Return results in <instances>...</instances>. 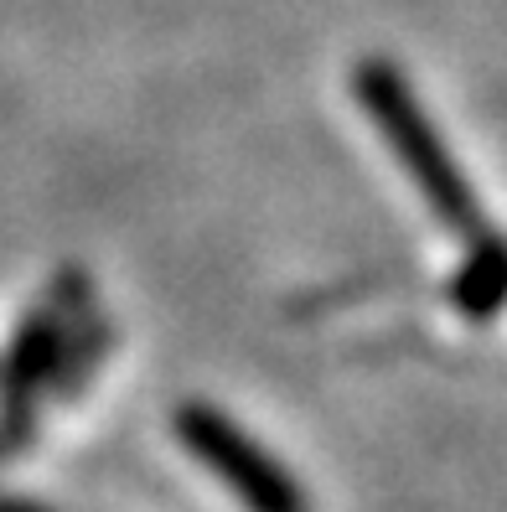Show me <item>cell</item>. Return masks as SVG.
<instances>
[{"instance_id":"6da1fadb","label":"cell","mask_w":507,"mask_h":512,"mask_svg":"<svg viewBox=\"0 0 507 512\" xmlns=\"http://www.w3.org/2000/svg\"><path fill=\"white\" fill-rule=\"evenodd\" d=\"M352 88H357V99H363L373 130L383 135V145H389L394 161L404 166V176L420 187V197H425L430 213H435L445 228H456L461 238H471V244H476V238H487L482 202H476L471 182L461 176L451 145L440 140L435 119L425 114L420 99H414L409 78H404L394 63L373 57V63H363V68L352 73Z\"/></svg>"},{"instance_id":"3957f363","label":"cell","mask_w":507,"mask_h":512,"mask_svg":"<svg viewBox=\"0 0 507 512\" xmlns=\"http://www.w3.org/2000/svg\"><path fill=\"white\" fill-rule=\"evenodd\" d=\"M63 363V352H57V316H32L21 326V337L6 357V378H0V414H6V430L26 425V414H32V399H37V383Z\"/></svg>"},{"instance_id":"7a4b0ae2","label":"cell","mask_w":507,"mask_h":512,"mask_svg":"<svg viewBox=\"0 0 507 512\" xmlns=\"http://www.w3.org/2000/svg\"><path fill=\"white\" fill-rule=\"evenodd\" d=\"M176 435H182V445L249 512H306V497L295 487V476L259 440H249L238 430L228 414H218L213 404H182L176 409Z\"/></svg>"},{"instance_id":"277c9868","label":"cell","mask_w":507,"mask_h":512,"mask_svg":"<svg viewBox=\"0 0 507 512\" xmlns=\"http://www.w3.org/2000/svg\"><path fill=\"white\" fill-rule=\"evenodd\" d=\"M456 300L466 316H492L507 300V244L502 238H476L471 244V264L461 269L456 280Z\"/></svg>"}]
</instances>
